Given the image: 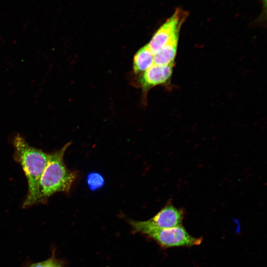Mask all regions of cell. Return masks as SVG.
Wrapping results in <instances>:
<instances>
[{"instance_id":"cell-11","label":"cell","mask_w":267,"mask_h":267,"mask_svg":"<svg viewBox=\"0 0 267 267\" xmlns=\"http://www.w3.org/2000/svg\"><path fill=\"white\" fill-rule=\"evenodd\" d=\"M262 5H263V12L262 14L266 17L267 13V0H262Z\"/></svg>"},{"instance_id":"cell-2","label":"cell","mask_w":267,"mask_h":267,"mask_svg":"<svg viewBox=\"0 0 267 267\" xmlns=\"http://www.w3.org/2000/svg\"><path fill=\"white\" fill-rule=\"evenodd\" d=\"M69 142L59 150L49 153L47 164L40 178L36 204L44 203L53 194L68 192L77 177V173L69 170L64 162V155Z\"/></svg>"},{"instance_id":"cell-8","label":"cell","mask_w":267,"mask_h":267,"mask_svg":"<svg viewBox=\"0 0 267 267\" xmlns=\"http://www.w3.org/2000/svg\"><path fill=\"white\" fill-rule=\"evenodd\" d=\"M153 64V54L146 44L140 48L134 56V72L135 74L140 75Z\"/></svg>"},{"instance_id":"cell-4","label":"cell","mask_w":267,"mask_h":267,"mask_svg":"<svg viewBox=\"0 0 267 267\" xmlns=\"http://www.w3.org/2000/svg\"><path fill=\"white\" fill-rule=\"evenodd\" d=\"M188 15L187 11L177 7L173 14L157 30L147 44L153 55L172 40L179 37L181 27Z\"/></svg>"},{"instance_id":"cell-3","label":"cell","mask_w":267,"mask_h":267,"mask_svg":"<svg viewBox=\"0 0 267 267\" xmlns=\"http://www.w3.org/2000/svg\"><path fill=\"white\" fill-rule=\"evenodd\" d=\"M183 218V212L181 210L172 205H167L148 220H129V222L134 231L148 235L157 230L180 225Z\"/></svg>"},{"instance_id":"cell-9","label":"cell","mask_w":267,"mask_h":267,"mask_svg":"<svg viewBox=\"0 0 267 267\" xmlns=\"http://www.w3.org/2000/svg\"><path fill=\"white\" fill-rule=\"evenodd\" d=\"M29 267H63V262L57 259L54 254L48 259L31 264Z\"/></svg>"},{"instance_id":"cell-6","label":"cell","mask_w":267,"mask_h":267,"mask_svg":"<svg viewBox=\"0 0 267 267\" xmlns=\"http://www.w3.org/2000/svg\"><path fill=\"white\" fill-rule=\"evenodd\" d=\"M174 64L160 65L153 64L139 75L138 83L144 93L152 88L164 85L170 80Z\"/></svg>"},{"instance_id":"cell-10","label":"cell","mask_w":267,"mask_h":267,"mask_svg":"<svg viewBox=\"0 0 267 267\" xmlns=\"http://www.w3.org/2000/svg\"><path fill=\"white\" fill-rule=\"evenodd\" d=\"M88 183L90 188L94 189L103 184V179L100 175L96 173H92L88 176Z\"/></svg>"},{"instance_id":"cell-7","label":"cell","mask_w":267,"mask_h":267,"mask_svg":"<svg viewBox=\"0 0 267 267\" xmlns=\"http://www.w3.org/2000/svg\"><path fill=\"white\" fill-rule=\"evenodd\" d=\"M178 39L179 37L174 39L153 55L154 64H174L177 54Z\"/></svg>"},{"instance_id":"cell-5","label":"cell","mask_w":267,"mask_h":267,"mask_svg":"<svg viewBox=\"0 0 267 267\" xmlns=\"http://www.w3.org/2000/svg\"><path fill=\"white\" fill-rule=\"evenodd\" d=\"M147 235L163 248L198 245L202 240L190 235L181 225L157 230Z\"/></svg>"},{"instance_id":"cell-1","label":"cell","mask_w":267,"mask_h":267,"mask_svg":"<svg viewBox=\"0 0 267 267\" xmlns=\"http://www.w3.org/2000/svg\"><path fill=\"white\" fill-rule=\"evenodd\" d=\"M14 158L21 166L28 182V192L23 203L27 208L36 204L38 184L47 164L49 153L30 145L20 134L13 138Z\"/></svg>"}]
</instances>
